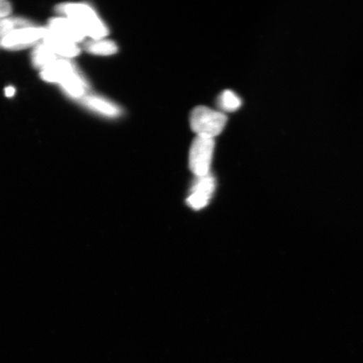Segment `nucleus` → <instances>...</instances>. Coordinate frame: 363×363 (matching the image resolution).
Instances as JSON below:
<instances>
[{
  "label": "nucleus",
  "instance_id": "obj_12",
  "mask_svg": "<svg viewBox=\"0 0 363 363\" xmlns=\"http://www.w3.org/2000/svg\"><path fill=\"white\" fill-rule=\"evenodd\" d=\"M30 26H34L33 22L20 17L0 20V47H2L4 39L12 30Z\"/></svg>",
  "mask_w": 363,
  "mask_h": 363
},
{
  "label": "nucleus",
  "instance_id": "obj_10",
  "mask_svg": "<svg viewBox=\"0 0 363 363\" xmlns=\"http://www.w3.org/2000/svg\"><path fill=\"white\" fill-rule=\"evenodd\" d=\"M57 59L56 54L43 42L35 45L31 54V62L33 66L40 71L52 65Z\"/></svg>",
  "mask_w": 363,
  "mask_h": 363
},
{
  "label": "nucleus",
  "instance_id": "obj_14",
  "mask_svg": "<svg viewBox=\"0 0 363 363\" xmlns=\"http://www.w3.org/2000/svg\"><path fill=\"white\" fill-rule=\"evenodd\" d=\"M12 11L11 3L0 0V20L6 19Z\"/></svg>",
  "mask_w": 363,
  "mask_h": 363
},
{
  "label": "nucleus",
  "instance_id": "obj_6",
  "mask_svg": "<svg viewBox=\"0 0 363 363\" xmlns=\"http://www.w3.org/2000/svg\"><path fill=\"white\" fill-rule=\"evenodd\" d=\"M48 29L70 42L78 44L83 42L85 35L74 21L67 17L52 18L48 21Z\"/></svg>",
  "mask_w": 363,
  "mask_h": 363
},
{
  "label": "nucleus",
  "instance_id": "obj_11",
  "mask_svg": "<svg viewBox=\"0 0 363 363\" xmlns=\"http://www.w3.org/2000/svg\"><path fill=\"white\" fill-rule=\"evenodd\" d=\"M84 48L94 55L110 56L117 52V45L110 40L99 39L91 40L85 43Z\"/></svg>",
  "mask_w": 363,
  "mask_h": 363
},
{
  "label": "nucleus",
  "instance_id": "obj_13",
  "mask_svg": "<svg viewBox=\"0 0 363 363\" xmlns=\"http://www.w3.org/2000/svg\"><path fill=\"white\" fill-rule=\"evenodd\" d=\"M219 101L220 107L229 112L235 111L242 106V101L230 90L224 91L220 95Z\"/></svg>",
  "mask_w": 363,
  "mask_h": 363
},
{
  "label": "nucleus",
  "instance_id": "obj_2",
  "mask_svg": "<svg viewBox=\"0 0 363 363\" xmlns=\"http://www.w3.org/2000/svg\"><path fill=\"white\" fill-rule=\"evenodd\" d=\"M227 117L220 112L204 106L195 108L190 116V125L197 136L213 138L224 130Z\"/></svg>",
  "mask_w": 363,
  "mask_h": 363
},
{
  "label": "nucleus",
  "instance_id": "obj_5",
  "mask_svg": "<svg viewBox=\"0 0 363 363\" xmlns=\"http://www.w3.org/2000/svg\"><path fill=\"white\" fill-rule=\"evenodd\" d=\"M216 181L214 177L207 174L199 177L194 185L191 194L188 199V203L194 210H199L207 206L208 201L215 191Z\"/></svg>",
  "mask_w": 363,
  "mask_h": 363
},
{
  "label": "nucleus",
  "instance_id": "obj_3",
  "mask_svg": "<svg viewBox=\"0 0 363 363\" xmlns=\"http://www.w3.org/2000/svg\"><path fill=\"white\" fill-rule=\"evenodd\" d=\"M215 150V140L197 136L194 140L189 152V167L198 177L208 174L213 154Z\"/></svg>",
  "mask_w": 363,
  "mask_h": 363
},
{
  "label": "nucleus",
  "instance_id": "obj_15",
  "mask_svg": "<svg viewBox=\"0 0 363 363\" xmlns=\"http://www.w3.org/2000/svg\"><path fill=\"white\" fill-rule=\"evenodd\" d=\"M15 94H16V89L15 88L11 87V86H10V87L6 88V97L11 98V97L13 96V95H15Z\"/></svg>",
  "mask_w": 363,
  "mask_h": 363
},
{
  "label": "nucleus",
  "instance_id": "obj_4",
  "mask_svg": "<svg viewBox=\"0 0 363 363\" xmlns=\"http://www.w3.org/2000/svg\"><path fill=\"white\" fill-rule=\"evenodd\" d=\"M47 30V28L35 26L13 30L4 39L2 48L9 51H20L34 45L35 47L43 42Z\"/></svg>",
  "mask_w": 363,
  "mask_h": 363
},
{
  "label": "nucleus",
  "instance_id": "obj_9",
  "mask_svg": "<svg viewBox=\"0 0 363 363\" xmlns=\"http://www.w3.org/2000/svg\"><path fill=\"white\" fill-rule=\"evenodd\" d=\"M83 106L87 107L89 110L93 111L102 116L108 117H116L121 113L120 108L115 104H113L107 99L98 95L85 94L79 101Z\"/></svg>",
  "mask_w": 363,
  "mask_h": 363
},
{
  "label": "nucleus",
  "instance_id": "obj_7",
  "mask_svg": "<svg viewBox=\"0 0 363 363\" xmlns=\"http://www.w3.org/2000/svg\"><path fill=\"white\" fill-rule=\"evenodd\" d=\"M43 43L47 45L57 57L72 58L79 56L80 53L78 45L52 33L48 29L45 33Z\"/></svg>",
  "mask_w": 363,
  "mask_h": 363
},
{
  "label": "nucleus",
  "instance_id": "obj_1",
  "mask_svg": "<svg viewBox=\"0 0 363 363\" xmlns=\"http://www.w3.org/2000/svg\"><path fill=\"white\" fill-rule=\"evenodd\" d=\"M55 11L74 21L85 36H89L92 40L103 39L108 35L106 25L88 4H60L56 6Z\"/></svg>",
  "mask_w": 363,
  "mask_h": 363
},
{
  "label": "nucleus",
  "instance_id": "obj_8",
  "mask_svg": "<svg viewBox=\"0 0 363 363\" xmlns=\"http://www.w3.org/2000/svg\"><path fill=\"white\" fill-rule=\"evenodd\" d=\"M76 71L74 63L66 59H57L52 65L40 71V78L48 83L60 84Z\"/></svg>",
  "mask_w": 363,
  "mask_h": 363
}]
</instances>
